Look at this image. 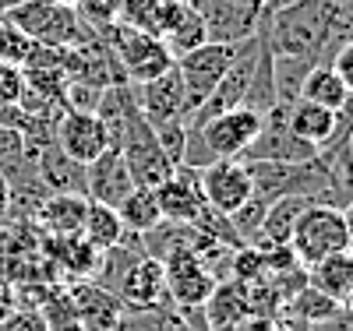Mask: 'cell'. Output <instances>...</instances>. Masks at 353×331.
Returning a JSON list of instances; mask_svg holds the SVG:
<instances>
[{"instance_id": "cell-1", "label": "cell", "mask_w": 353, "mask_h": 331, "mask_svg": "<svg viewBox=\"0 0 353 331\" xmlns=\"http://www.w3.org/2000/svg\"><path fill=\"white\" fill-rule=\"evenodd\" d=\"M96 32L106 39V46L113 50L117 64H121V71L131 85L152 81V78H159L163 71L173 67V53L152 32H141V28H131L124 21L103 25V28H96Z\"/></svg>"}, {"instance_id": "cell-2", "label": "cell", "mask_w": 353, "mask_h": 331, "mask_svg": "<svg viewBox=\"0 0 353 331\" xmlns=\"http://www.w3.org/2000/svg\"><path fill=\"white\" fill-rule=\"evenodd\" d=\"M4 18L14 21L36 46H50V50L78 46L88 36V25L78 18L74 8L50 4V0H25V4L11 8Z\"/></svg>"}, {"instance_id": "cell-3", "label": "cell", "mask_w": 353, "mask_h": 331, "mask_svg": "<svg viewBox=\"0 0 353 331\" xmlns=\"http://www.w3.org/2000/svg\"><path fill=\"white\" fill-rule=\"evenodd\" d=\"M290 250L304 268L325 261L332 254L350 250V233H346V219H343V208L332 204H307L304 215L293 226L290 236Z\"/></svg>"}, {"instance_id": "cell-4", "label": "cell", "mask_w": 353, "mask_h": 331, "mask_svg": "<svg viewBox=\"0 0 353 331\" xmlns=\"http://www.w3.org/2000/svg\"><path fill=\"white\" fill-rule=\"evenodd\" d=\"M230 60H233L230 43H201V46H194L173 60L176 74H181V85H184V124L216 92V85L223 81Z\"/></svg>"}, {"instance_id": "cell-5", "label": "cell", "mask_w": 353, "mask_h": 331, "mask_svg": "<svg viewBox=\"0 0 353 331\" xmlns=\"http://www.w3.org/2000/svg\"><path fill=\"white\" fill-rule=\"evenodd\" d=\"M184 4L198 11L209 43H230V46L254 36L265 14V0H184Z\"/></svg>"}, {"instance_id": "cell-6", "label": "cell", "mask_w": 353, "mask_h": 331, "mask_svg": "<svg viewBox=\"0 0 353 331\" xmlns=\"http://www.w3.org/2000/svg\"><path fill=\"white\" fill-rule=\"evenodd\" d=\"M163 268H166V299H170L176 310L205 307V299H209L212 289L219 286V279L198 261L194 250L166 257Z\"/></svg>"}, {"instance_id": "cell-7", "label": "cell", "mask_w": 353, "mask_h": 331, "mask_svg": "<svg viewBox=\"0 0 353 331\" xmlns=\"http://www.w3.org/2000/svg\"><path fill=\"white\" fill-rule=\"evenodd\" d=\"M201 194H205V204L209 208H216V212H223V215H233L254 194L248 162L244 159H216V162H209L201 169Z\"/></svg>"}, {"instance_id": "cell-8", "label": "cell", "mask_w": 353, "mask_h": 331, "mask_svg": "<svg viewBox=\"0 0 353 331\" xmlns=\"http://www.w3.org/2000/svg\"><path fill=\"white\" fill-rule=\"evenodd\" d=\"M53 145L61 148L64 156H71L74 162L88 166L92 159H99L106 148H110V134L103 127V120L96 113H78L68 109L61 120H57V131H53Z\"/></svg>"}, {"instance_id": "cell-9", "label": "cell", "mask_w": 353, "mask_h": 331, "mask_svg": "<svg viewBox=\"0 0 353 331\" xmlns=\"http://www.w3.org/2000/svg\"><path fill=\"white\" fill-rule=\"evenodd\" d=\"M152 194H156L163 222H191L198 215V208L205 204L201 169H194V166H173V173L163 180V184L152 187Z\"/></svg>"}, {"instance_id": "cell-10", "label": "cell", "mask_w": 353, "mask_h": 331, "mask_svg": "<svg viewBox=\"0 0 353 331\" xmlns=\"http://www.w3.org/2000/svg\"><path fill=\"white\" fill-rule=\"evenodd\" d=\"M117 296L128 310H152L166 303V268L163 261L141 254L117 282Z\"/></svg>"}, {"instance_id": "cell-11", "label": "cell", "mask_w": 353, "mask_h": 331, "mask_svg": "<svg viewBox=\"0 0 353 331\" xmlns=\"http://www.w3.org/2000/svg\"><path fill=\"white\" fill-rule=\"evenodd\" d=\"M131 191H134V180H131V173H128L117 148H106L99 159H92L85 166V197L88 201L117 208Z\"/></svg>"}, {"instance_id": "cell-12", "label": "cell", "mask_w": 353, "mask_h": 331, "mask_svg": "<svg viewBox=\"0 0 353 331\" xmlns=\"http://www.w3.org/2000/svg\"><path fill=\"white\" fill-rule=\"evenodd\" d=\"M134 92H138L141 116L149 120L152 127L156 124H173V120H184V85H181L176 67L163 71L152 81L134 85Z\"/></svg>"}, {"instance_id": "cell-13", "label": "cell", "mask_w": 353, "mask_h": 331, "mask_svg": "<svg viewBox=\"0 0 353 331\" xmlns=\"http://www.w3.org/2000/svg\"><path fill=\"white\" fill-rule=\"evenodd\" d=\"M68 299H71V307H74V317L88 328H96V331H113L117 321H121L124 314V303H121V296L103 289L99 282H78L74 289H68Z\"/></svg>"}, {"instance_id": "cell-14", "label": "cell", "mask_w": 353, "mask_h": 331, "mask_svg": "<svg viewBox=\"0 0 353 331\" xmlns=\"http://www.w3.org/2000/svg\"><path fill=\"white\" fill-rule=\"evenodd\" d=\"M159 39L166 43V50L173 53V60L209 43V36H205V25L198 18L194 8H188L184 0H163V14H159Z\"/></svg>"}, {"instance_id": "cell-15", "label": "cell", "mask_w": 353, "mask_h": 331, "mask_svg": "<svg viewBox=\"0 0 353 331\" xmlns=\"http://www.w3.org/2000/svg\"><path fill=\"white\" fill-rule=\"evenodd\" d=\"M36 173L50 187V194H81L85 197V166L74 162L71 156H64L57 145L39 148L36 159Z\"/></svg>"}, {"instance_id": "cell-16", "label": "cell", "mask_w": 353, "mask_h": 331, "mask_svg": "<svg viewBox=\"0 0 353 331\" xmlns=\"http://www.w3.org/2000/svg\"><path fill=\"white\" fill-rule=\"evenodd\" d=\"M88 212V197L81 194H50L39 208L36 222L46 229V236H81Z\"/></svg>"}, {"instance_id": "cell-17", "label": "cell", "mask_w": 353, "mask_h": 331, "mask_svg": "<svg viewBox=\"0 0 353 331\" xmlns=\"http://www.w3.org/2000/svg\"><path fill=\"white\" fill-rule=\"evenodd\" d=\"M205 321H209V331H219V328H233L251 317V307H248V282H237L233 279L230 286H216L212 296L205 299Z\"/></svg>"}, {"instance_id": "cell-18", "label": "cell", "mask_w": 353, "mask_h": 331, "mask_svg": "<svg viewBox=\"0 0 353 331\" xmlns=\"http://www.w3.org/2000/svg\"><path fill=\"white\" fill-rule=\"evenodd\" d=\"M332 124H336V113L325 106H314L307 99H297L286 109V131L297 134L307 145H314V148H321L332 138Z\"/></svg>"}, {"instance_id": "cell-19", "label": "cell", "mask_w": 353, "mask_h": 331, "mask_svg": "<svg viewBox=\"0 0 353 331\" xmlns=\"http://www.w3.org/2000/svg\"><path fill=\"white\" fill-rule=\"evenodd\" d=\"M124 222L117 215V208L99 204V201H88V212H85V226H81V239L88 247H96L99 254L113 250L117 244L124 239Z\"/></svg>"}, {"instance_id": "cell-20", "label": "cell", "mask_w": 353, "mask_h": 331, "mask_svg": "<svg viewBox=\"0 0 353 331\" xmlns=\"http://www.w3.org/2000/svg\"><path fill=\"white\" fill-rule=\"evenodd\" d=\"M307 282L314 286V289H321L325 296H332V299H343L353 292V254L350 250H343V254H332V257H325V261H318V264H311L307 268Z\"/></svg>"}, {"instance_id": "cell-21", "label": "cell", "mask_w": 353, "mask_h": 331, "mask_svg": "<svg viewBox=\"0 0 353 331\" xmlns=\"http://www.w3.org/2000/svg\"><path fill=\"white\" fill-rule=\"evenodd\" d=\"M261 46H258V64H254V74H251V85H248V96H244V106L254 109L258 116H265L272 106H276V85H272V50L265 43V32L254 28Z\"/></svg>"}, {"instance_id": "cell-22", "label": "cell", "mask_w": 353, "mask_h": 331, "mask_svg": "<svg viewBox=\"0 0 353 331\" xmlns=\"http://www.w3.org/2000/svg\"><path fill=\"white\" fill-rule=\"evenodd\" d=\"M117 215H121L124 229L134 233V236H145L149 229H156L163 222L159 215V204H156V194L149 187H134L121 204H117Z\"/></svg>"}, {"instance_id": "cell-23", "label": "cell", "mask_w": 353, "mask_h": 331, "mask_svg": "<svg viewBox=\"0 0 353 331\" xmlns=\"http://www.w3.org/2000/svg\"><path fill=\"white\" fill-rule=\"evenodd\" d=\"M301 99H307V103H314V106H325V109L336 113V109L350 99V92H346V85L339 81V74H336L329 64H314V67L307 71V78H304Z\"/></svg>"}, {"instance_id": "cell-24", "label": "cell", "mask_w": 353, "mask_h": 331, "mask_svg": "<svg viewBox=\"0 0 353 331\" xmlns=\"http://www.w3.org/2000/svg\"><path fill=\"white\" fill-rule=\"evenodd\" d=\"M283 314L297 317V321H307V324H318V321H332L339 317V299L325 296L321 289H314L311 282L304 289H297L286 303H283Z\"/></svg>"}, {"instance_id": "cell-25", "label": "cell", "mask_w": 353, "mask_h": 331, "mask_svg": "<svg viewBox=\"0 0 353 331\" xmlns=\"http://www.w3.org/2000/svg\"><path fill=\"white\" fill-rule=\"evenodd\" d=\"M314 64L301 56H276L272 53V85H276V106H293L301 99L304 78Z\"/></svg>"}, {"instance_id": "cell-26", "label": "cell", "mask_w": 353, "mask_h": 331, "mask_svg": "<svg viewBox=\"0 0 353 331\" xmlns=\"http://www.w3.org/2000/svg\"><path fill=\"white\" fill-rule=\"evenodd\" d=\"M159 14H163V0H121V14H117V21L159 36Z\"/></svg>"}, {"instance_id": "cell-27", "label": "cell", "mask_w": 353, "mask_h": 331, "mask_svg": "<svg viewBox=\"0 0 353 331\" xmlns=\"http://www.w3.org/2000/svg\"><path fill=\"white\" fill-rule=\"evenodd\" d=\"M32 46H36V43L28 39L14 21H8L4 14H0V64L21 67L25 60H28V53H32Z\"/></svg>"}, {"instance_id": "cell-28", "label": "cell", "mask_w": 353, "mask_h": 331, "mask_svg": "<svg viewBox=\"0 0 353 331\" xmlns=\"http://www.w3.org/2000/svg\"><path fill=\"white\" fill-rule=\"evenodd\" d=\"M74 11H78V18L88 28H103V25L117 21V14H121V0H78Z\"/></svg>"}, {"instance_id": "cell-29", "label": "cell", "mask_w": 353, "mask_h": 331, "mask_svg": "<svg viewBox=\"0 0 353 331\" xmlns=\"http://www.w3.org/2000/svg\"><path fill=\"white\" fill-rule=\"evenodd\" d=\"M25 96V74L14 64H0V106H18Z\"/></svg>"}, {"instance_id": "cell-30", "label": "cell", "mask_w": 353, "mask_h": 331, "mask_svg": "<svg viewBox=\"0 0 353 331\" xmlns=\"http://www.w3.org/2000/svg\"><path fill=\"white\" fill-rule=\"evenodd\" d=\"M0 331H50V324L36 307H18L14 314L0 321Z\"/></svg>"}, {"instance_id": "cell-31", "label": "cell", "mask_w": 353, "mask_h": 331, "mask_svg": "<svg viewBox=\"0 0 353 331\" xmlns=\"http://www.w3.org/2000/svg\"><path fill=\"white\" fill-rule=\"evenodd\" d=\"M329 67L339 74V81L346 85V92L353 96V43H346V46H339V53L329 60Z\"/></svg>"}, {"instance_id": "cell-32", "label": "cell", "mask_w": 353, "mask_h": 331, "mask_svg": "<svg viewBox=\"0 0 353 331\" xmlns=\"http://www.w3.org/2000/svg\"><path fill=\"white\" fill-rule=\"evenodd\" d=\"M18 310V296H14V286L11 282H0V321H4L8 314Z\"/></svg>"}, {"instance_id": "cell-33", "label": "cell", "mask_w": 353, "mask_h": 331, "mask_svg": "<svg viewBox=\"0 0 353 331\" xmlns=\"http://www.w3.org/2000/svg\"><path fill=\"white\" fill-rule=\"evenodd\" d=\"M311 331H353V324H346L343 317H332V321H318V324H311Z\"/></svg>"}, {"instance_id": "cell-34", "label": "cell", "mask_w": 353, "mask_h": 331, "mask_svg": "<svg viewBox=\"0 0 353 331\" xmlns=\"http://www.w3.org/2000/svg\"><path fill=\"white\" fill-rule=\"evenodd\" d=\"M8 208H11V184L0 176V222L8 219Z\"/></svg>"}, {"instance_id": "cell-35", "label": "cell", "mask_w": 353, "mask_h": 331, "mask_svg": "<svg viewBox=\"0 0 353 331\" xmlns=\"http://www.w3.org/2000/svg\"><path fill=\"white\" fill-rule=\"evenodd\" d=\"M50 331H96V328H88V324H81L78 317H71V321H64V324H57V328H50Z\"/></svg>"}, {"instance_id": "cell-36", "label": "cell", "mask_w": 353, "mask_h": 331, "mask_svg": "<svg viewBox=\"0 0 353 331\" xmlns=\"http://www.w3.org/2000/svg\"><path fill=\"white\" fill-rule=\"evenodd\" d=\"M343 219H346V233H350V247H353V197L343 204Z\"/></svg>"}, {"instance_id": "cell-37", "label": "cell", "mask_w": 353, "mask_h": 331, "mask_svg": "<svg viewBox=\"0 0 353 331\" xmlns=\"http://www.w3.org/2000/svg\"><path fill=\"white\" fill-rule=\"evenodd\" d=\"M339 317L346 321V324H353V292L343 299V303H339Z\"/></svg>"}, {"instance_id": "cell-38", "label": "cell", "mask_w": 353, "mask_h": 331, "mask_svg": "<svg viewBox=\"0 0 353 331\" xmlns=\"http://www.w3.org/2000/svg\"><path fill=\"white\" fill-rule=\"evenodd\" d=\"M286 4H293V0H265V14H269V11H279V8H286Z\"/></svg>"}, {"instance_id": "cell-39", "label": "cell", "mask_w": 353, "mask_h": 331, "mask_svg": "<svg viewBox=\"0 0 353 331\" xmlns=\"http://www.w3.org/2000/svg\"><path fill=\"white\" fill-rule=\"evenodd\" d=\"M18 4H25V0H0V14H8V11L18 8Z\"/></svg>"}, {"instance_id": "cell-40", "label": "cell", "mask_w": 353, "mask_h": 331, "mask_svg": "<svg viewBox=\"0 0 353 331\" xmlns=\"http://www.w3.org/2000/svg\"><path fill=\"white\" fill-rule=\"evenodd\" d=\"M50 4H68V8H74L78 0H50Z\"/></svg>"}, {"instance_id": "cell-41", "label": "cell", "mask_w": 353, "mask_h": 331, "mask_svg": "<svg viewBox=\"0 0 353 331\" xmlns=\"http://www.w3.org/2000/svg\"><path fill=\"white\" fill-rule=\"evenodd\" d=\"M350 156H353V138H350Z\"/></svg>"}, {"instance_id": "cell-42", "label": "cell", "mask_w": 353, "mask_h": 331, "mask_svg": "<svg viewBox=\"0 0 353 331\" xmlns=\"http://www.w3.org/2000/svg\"><path fill=\"white\" fill-rule=\"evenodd\" d=\"M350 254H353V247H350Z\"/></svg>"}]
</instances>
